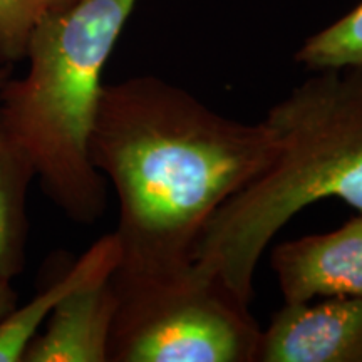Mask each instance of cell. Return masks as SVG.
<instances>
[{"label":"cell","instance_id":"13","mask_svg":"<svg viewBox=\"0 0 362 362\" xmlns=\"http://www.w3.org/2000/svg\"><path fill=\"white\" fill-rule=\"evenodd\" d=\"M12 76V66L8 64H0V89L7 83V79Z\"/></svg>","mask_w":362,"mask_h":362},{"label":"cell","instance_id":"9","mask_svg":"<svg viewBox=\"0 0 362 362\" xmlns=\"http://www.w3.org/2000/svg\"><path fill=\"white\" fill-rule=\"evenodd\" d=\"M35 178L21 148L0 126V277L12 280L25 262L27 188Z\"/></svg>","mask_w":362,"mask_h":362},{"label":"cell","instance_id":"12","mask_svg":"<svg viewBox=\"0 0 362 362\" xmlns=\"http://www.w3.org/2000/svg\"><path fill=\"white\" fill-rule=\"evenodd\" d=\"M12 280L0 277V320L11 314L17 305V293L11 285Z\"/></svg>","mask_w":362,"mask_h":362},{"label":"cell","instance_id":"6","mask_svg":"<svg viewBox=\"0 0 362 362\" xmlns=\"http://www.w3.org/2000/svg\"><path fill=\"white\" fill-rule=\"evenodd\" d=\"M270 267L284 302L362 297V214L332 232L279 243Z\"/></svg>","mask_w":362,"mask_h":362},{"label":"cell","instance_id":"2","mask_svg":"<svg viewBox=\"0 0 362 362\" xmlns=\"http://www.w3.org/2000/svg\"><path fill=\"white\" fill-rule=\"evenodd\" d=\"M264 121L277 155L208 221L192 257L247 305L262 255L297 214L329 198L362 214V66L314 71Z\"/></svg>","mask_w":362,"mask_h":362},{"label":"cell","instance_id":"8","mask_svg":"<svg viewBox=\"0 0 362 362\" xmlns=\"http://www.w3.org/2000/svg\"><path fill=\"white\" fill-rule=\"evenodd\" d=\"M119 259L121 247L116 233L104 235L45 291L39 292L25 305H16L11 314L0 320V362L22 361L25 347L59 302L86 284L111 277Z\"/></svg>","mask_w":362,"mask_h":362},{"label":"cell","instance_id":"5","mask_svg":"<svg viewBox=\"0 0 362 362\" xmlns=\"http://www.w3.org/2000/svg\"><path fill=\"white\" fill-rule=\"evenodd\" d=\"M255 362H362V297L284 302L260 330Z\"/></svg>","mask_w":362,"mask_h":362},{"label":"cell","instance_id":"10","mask_svg":"<svg viewBox=\"0 0 362 362\" xmlns=\"http://www.w3.org/2000/svg\"><path fill=\"white\" fill-rule=\"evenodd\" d=\"M296 61L310 71L362 66V0L334 24L310 35Z\"/></svg>","mask_w":362,"mask_h":362},{"label":"cell","instance_id":"7","mask_svg":"<svg viewBox=\"0 0 362 362\" xmlns=\"http://www.w3.org/2000/svg\"><path fill=\"white\" fill-rule=\"evenodd\" d=\"M117 296L111 277L76 288L59 302L25 347V362H107Z\"/></svg>","mask_w":362,"mask_h":362},{"label":"cell","instance_id":"11","mask_svg":"<svg viewBox=\"0 0 362 362\" xmlns=\"http://www.w3.org/2000/svg\"><path fill=\"white\" fill-rule=\"evenodd\" d=\"M72 2L76 0H0V64L21 62L35 25Z\"/></svg>","mask_w":362,"mask_h":362},{"label":"cell","instance_id":"4","mask_svg":"<svg viewBox=\"0 0 362 362\" xmlns=\"http://www.w3.org/2000/svg\"><path fill=\"white\" fill-rule=\"evenodd\" d=\"M111 282L107 362H255L262 329L248 305L194 265L166 282Z\"/></svg>","mask_w":362,"mask_h":362},{"label":"cell","instance_id":"3","mask_svg":"<svg viewBox=\"0 0 362 362\" xmlns=\"http://www.w3.org/2000/svg\"><path fill=\"white\" fill-rule=\"evenodd\" d=\"M138 0H76L35 25L29 71L0 89V126L24 153L47 197L72 221L93 225L106 208L104 176L89 139L103 71Z\"/></svg>","mask_w":362,"mask_h":362},{"label":"cell","instance_id":"1","mask_svg":"<svg viewBox=\"0 0 362 362\" xmlns=\"http://www.w3.org/2000/svg\"><path fill=\"white\" fill-rule=\"evenodd\" d=\"M89 155L115 188L121 259L112 277L166 282L192 269L208 221L277 155L265 121L220 115L156 76L104 84Z\"/></svg>","mask_w":362,"mask_h":362}]
</instances>
